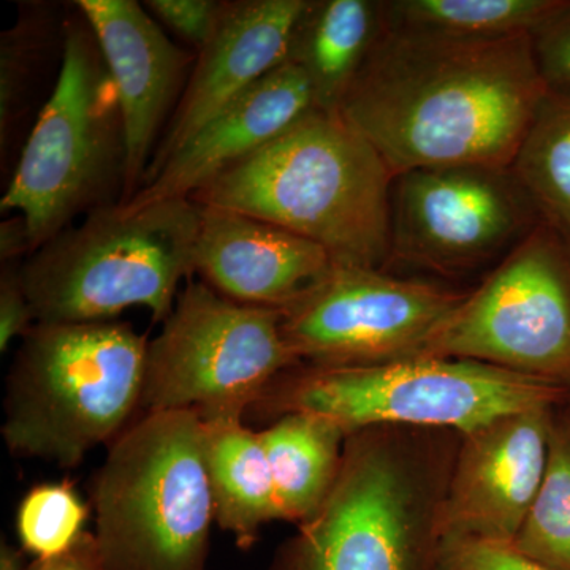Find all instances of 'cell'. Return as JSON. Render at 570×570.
I'll use <instances>...</instances> for the list:
<instances>
[{
  "mask_svg": "<svg viewBox=\"0 0 570 570\" xmlns=\"http://www.w3.org/2000/svg\"><path fill=\"white\" fill-rule=\"evenodd\" d=\"M547 94L532 36L455 40L384 26L337 112L395 176L510 168Z\"/></svg>",
  "mask_w": 570,
  "mask_h": 570,
  "instance_id": "6da1fadb",
  "label": "cell"
},
{
  "mask_svg": "<svg viewBox=\"0 0 570 570\" xmlns=\"http://www.w3.org/2000/svg\"><path fill=\"white\" fill-rule=\"evenodd\" d=\"M460 441L439 428L347 434L335 485L277 547L269 570H433Z\"/></svg>",
  "mask_w": 570,
  "mask_h": 570,
  "instance_id": "7a4b0ae2",
  "label": "cell"
},
{
  "mask_svg": "<svg viewBox=\"0 0 570 570\" xmlns=\"http://www.w3.org/2000/svg\"><path fill=\"white\" fill-rule=\"evenodd\" d=\"M395 175L337 111L314 108L194 195L324 247L336 265L387 269Z\"/></svg>",
  "mask_w": 570,
  "mask_h": 570,
  "instance_id": "3957f363",
  "label": "cell"
},
{
  "mask_svg": "<svg viewBox=\"0 0 570 570\" xmlns=\"http://www.w3.org/2000/svg\"><path fill=\"white\" fill-rule=\"evenodd\" d=\"M148 343L124 322H37L6 379L10 453L71 469L111 444L141 409Z\"/></svg>",
  "mask_w": 570,
  "mask_h": 570,
  "instance_id": "277c9868",
  "label": "cell"
},
{
  "mask_svg": "<svg viewBox=\"0 0 570 570\" xmlns=\"http://www.w3.org/2000/svg\"><path fill=\"white\" fill-rule=\"evenodd\" d=\"M200 220L202 206L193 198L88 214L22 261L36 322L112 321L141 306L164 324L179 285L195 275Z\"/></svg>",
  "mask_w": 570,
  "mask_h": 570,
  "instance_id": "5b68a950",
  "label": "cell"
},
{
  "mask_svg": "<svg viewBox=\"0 0 570 570\" xmlns=\"http://www.w3.org/2000/svg\"><path fill=\"white\" fill-rule=\"evenodd\" d=\"M91 509L107 570H206L216 509L200 415L130 423L94 474Z\"/></svg>",
  "mask_w": 570,
  "mask_h": 570,
  "instance_id": "8992f818",
  "label": "cell"
},
{
  "mask_svg": "<svg viewBox=\"0 0 570 570\" xmlns=\"http://www.w3.org/2000/svg\"><path fill=\"white\" fill-rule=\"evenodd\" d=\"M61 69L0 200L28 223L32 253L80 216L121 204L126 129L118 94L77 6L63 22Z\"/></svg>",
  "mask_w": 570,
  "mask_h": 570,
  "instance_id": "52a82bcc",
  "label": "cell"
},
{
  "mask_svg": "<svg viewBox=\"0 0 570 570\" xmlns=\"http://www.w3.org/2000/svg\"><path fill=\"white\" fill-rule=\"evenodd\" d=\"M568 396V387L487 363L414 356L367 366H296L277 377L249 412L275 419L309 412L347 434L379 425L468 434L504 415L557 407Z\"/></svg>",
  "mask_w": 570,
  "mask_h": 570,
  "instance_id": "ba28073f",
  "label": "cell"
},
{
  "mask_svg": "<svg viewBox=\"0 0 570 570\" xmlns=\"http://www.w3.org/2000/svg\"><path fill=\"white\" fill-rule=\"evenodd\" d=\"M299 365L284 337L283 311L243 305L190 277L146 347L141 409L245 417Z\"/></svg>",
  "mask_w": 570,
  "mask_h": 570,
  "instance_id": "9c48e42d",
  "label": "cell"
},
{
  "mask_svg": "<svg viewBox=\"0 0 570 570\" xmlns=\"http://www.w3.org/2000/svg\"><path fill=\"white\" fill-rule=\"evenodd\" d=\"M426 356L472 360L570 389V268L535 225L450 318Z\"/></svg>",
  "mask_w": 570,
  "mask_h": 570,
  "instance_id": "30bf717a",
  "label": "cell"
},
{
  "mask_svg": "<svg viewBox=\"0 0 570 570\" xmlns=\"http://www.w3.org/2000/svg\"><path fill=\"white\" fill-rule=\"evenodd\" d=\"M538 214L510 168L404 171L390 193V264L448 277L493 269L531 234Z\"/></svg>",
  "mask_w": 570,
  "mask_h": 570,
  "instance_id": "8fae6325",
  "label": "cell"
},
{
  "mask_svg": "<svg viewBox=\"0 0 570 570\" xmlns=\"http://www.w3.org/2000/svg\"><path fill=\"white\" fill-rule=\"evenodd\" d=\"M468 294L387 269L336 265L283 311V333L306 366H367L426 356Z\"/></svg>",
  "mask_w": 570,
  "mask_h": 570,
  "instance_id": "7c38bea8",
  "label": "cell"
},
{
  "mask_svg": "<svg viewBox=\"0 0 570 570\" xmlns=\"http://www.w3.org/2000/svg\"><path fill=\"white\" fill-rule=\"evenodd\" d=\"M553 425L554 407H534L461 434L442 539L513 542L546 478Z\"/></svg>",
  "mask_w": 570,
  "mask_h": 570,
  "instance_id": "4fadbf2b",
  "label": "cell"
},
{
  "mask_svg": "<svg viewBox=\"0 0 570 570\" xmlns=\"http://www.w3.org/2000/svg\"><path fill=\"white\" fill-rule=\"evenodd\" d=\"M107 63L126 129V204L141 187L156 141L189 80L197 55L168 39L135 0H78Z\"/></svg>",
  "mask_w": 570,
  "mask_h": 570,
  "instance_id": "5bb4252c",
  "label": "cell"
},
{
  "mask_svg": "<svg viewBox=\"0 0 570 570\" xmlns=\"http://www.w3.org/2000/svg\"><path fill=\"white\" fill-rule=\"evenodd\" d=\"M306 3L307 0L225 2L216 32L197 52L181 100L142 183L217 112L287 62L295 28Z\"/></svg>",
  "mask_w": 570,
  "mask_h": 570,
  "instance_id": "9a60e30c",
  "label": "cell"
},
{
  "mask_svg": "<svg viewBox=\"0 0 570 570\" xmlns=\"http://www.w3.org/2000/svg\"><path fill=\"white\" fill-rule=\"evenodd\" d=\"M314 108L316 97L305 71L295 63H283L209 119L121 205L140 209L193 198L206 184L276 140Z\"/></svg>",
  "mask_w": 570,
  "mask_h": 570,
  "instance_id": "2e32d148",
  "label": "cell"
},
{
  "mask_svg": "<svg viewBox=\"0 0 570 570\" xmlns=\"http://www.w3.org/2000/svg\"><path fill=\"white\" fill-rule=\"evenodd\" d=\"M335 266L324 247L279 225L202 206L195 275L234 302L287 309Z\"/></svg>",
  "mask_w": 570,
  "mask_h": 570,
  "instance_id": "e0dca14e",
  "label": "cell"
},
{
  "mask_svg": "<svg viewBox=\"0 0 570 570\" xmlns=\"http://www.w3.org/2000/svg\"><path fill=\"white\" fill-rule=\"evenodd\" d=\"M382 28V2L307 0L287 62L305 71L317 108L337 111Z\"/></svg>",
  "mask_w": 570,
  "mask_h": 570,
  "instance_id": "ac0fdd59",
  "label": "cell"
},
{
  "mask_svg": "<svg viewBox=\"0 0 570 570\" xmlns=\"http://www.w3.org/2000/svg\"><path fill=\"white\" fill-rule=\"evenodd\" d=\"M245 417L204 420L205 455L216 509V524L253 549L262 528L281 520L272 468L258 431Z\"/></svg>",
  "mask_w": 570,
  "mask_h": 570,
  "instance_id": "d6986e66",
  "label": "cell"
},
{
  "mask_svg": "<svg viewBox=\"0 0 570 570\" xmlns=\"http://www.w3.org/2000/svg\"><path fill=\"white\" fill-rule=\"evenodd\" d=\"M258 434L272 468L281 520L305 523L335 485L346 431L322 415L287 412Z\"/></svg>",
  "mask_w": 570,
  "mask_h": 570,
  "instance_id": "ffe728a7",
  "label": "cell"
},
{
  "mask_svg": "<svg viewBox=\"0 0 570 570\" xmlns=\"http://www.w3.org/2000/svg\"><path fill=\"white\" fill-rule=\"evenodd\" d=\"M569 3L554 0H393L382 2L384 26L455 40L532 36Z\"/></svg>",
  "mask_w": 570,
  "mask_h": 570,
  "instance_id": "44dd1931",
  "label": "cell"
},
{
  "mask_svg": "<svg viewBox=\"0 0 570 570\" xmlns=\"http://www.w3.org/2000/svg\"><path fill=\"white\" fill-rule=\"evenodd\" d=\"M510 171L538 213L570 234V97L547 94Z\"/></svg>",
  "mask_w": 570,
  "mask_h": 570,
  "instance_id": "7402d4cb",
  "label": "cell"
},
{
  "mask_svg": "<svg viewBox=\"0 0 570 570\" xmlns=\"http://www.w3.org/2000/svg\"><path fill=\"white\" fill-rule=\"evenodd\" d=\"M549 570H570V425L554 420L538 497L510 543Z\"/></svg>",
  "mask_w": 570,
  "mask_h": 570,
  "instance_id": "603a6c76",
  "label": "cell"
},
{
  "mask_svg": "<svg viewBox=\"0 0 570 570\" xmlns=\"http://www.w3.org/2000/svg\"><path fill=\"white\" fill-rule=\"evenodd\" d=\"M91 510V502L82 501L69 480L32 487L17 510L22 550L36 560L66 553L88 532Z\"/></svg>",
  "mask_w": 570,
  "mask_h": 570,
  "instance_id": "cb8c5ba5",
  "label": "cell"
},
{
  "mask_svg": "<svg viewBox=\"0 0 570 570\" xmlns=\"http://www.w3.org/2000/svg\"><path fill=\"white\" fill-rule=\"evenodd\" d=\"M58 21L50 7L32 6L22 11L13 28L2 33L0 47V134L2 146L24 110L40 63L47 58Z\"/></svg>",
  "mask_w": 570,
  "mask_h": 570,
  "instance_id": "d4e9b609",
  "label": "cell"
},
{
  "mask_svg": "<svg viewBox=\"0 0 570 570\" xmlns=\"http://www.w3.org/2000/svg\"><path fill=\"white\" fill-rule=\"evenodd\" d=\"M433 570H549L510 543L479 539H442Z\"/></svg>",
  "mask_w": 570,
  "mask_h": 570,
  "instance_id": "484cf974",
  "label": "cell"
},
{
  "mask_svg": "<svg viewBox=\"0 0 570 570\" xmlns=\"http://www.w3.org/2000/svg\"><path fill=\"white\" fill-rule=\"evenodd\" d=\"M532 51L547 91L570 97V6L532 33Z\"/></svg>",
  "mask_w": 570,
  "mask_h": 570,
  "instance_id": "4316f807",
  "label": "cell"
},
{
  "mask_svg": "<svg viewBox=\"0 0 570 570\" xmlns=\"http://www.w3.org/2000/svg\"><path fill=\"white\" fill-rule=\"evenodd\" d=\"M153 17L178 33L195 50L212 40L219 24L225 2L216 0H148L142 3Z\"/></svg>",
  "mask_w": 570,
  "mask_h": 570,
  "instance_id": "83f0119b",
  "label": "cell"
},
{
  "mask_svg": "<svg viewBox=\"0 0 570 570\" xmlns=\"http://www.w3.org/2000/svg\"><path fill=\"white\" fill-rule=\"evenodd\" d=\"M22 262L2 264L0 273V351H9L17 337H24L37 324L21 277Z\"/></svg>",
  "mask_w": 570,
  "mask_h": 570,
  "instance_id": "f1b7e54d",
  "label": "cell"
},
{
  "mask_svg": "<svg viewBox=\"0 0 570 570\" xmlns=\"http://www.w3.org/2000/svg\"><path fill=\"white\" fill-rule=\"evenodd\" d=\"M0 570H107V566L97 546L96 535L88 531L66 553L45 560H33L28 566L22 562L20 551L2 543Z\"/></svg>",
  "mask_w": 570,
  "mask_h": 570,
  "instance_id": "f546056e",
  "label": "cell"
},
{
  "mask_svg": "<svg viewBox=\"0 0 570 570\" xmlns=\"http://www.w3.org/2000/svg\"><path fill=\"white\" fill-rule=\"evenodd\" d=\"M32 253L31 235L28 223L21 214L10 217L0 224V261L22 262Z\"/></svg>",
  "mask_w": 570,
  "mask_h": 570,
  "instance_id": "4dcf8cb0",
  "label": "cell"
},
{
  "mask_svg": "<svg viewBox=\"0 0 570 570\" xmlns=\"http://www.w3.org/2000/svg\"><path fill=\"white\" fill-rule=\"evenodd\" d=\"M569 425H570V420H569Z\"/></svg>",
  "mask_w": 570,
  "mask_h": 570,
  "instance_id": "1f68e13d",
  "label": "cell"
}]
</instances>
